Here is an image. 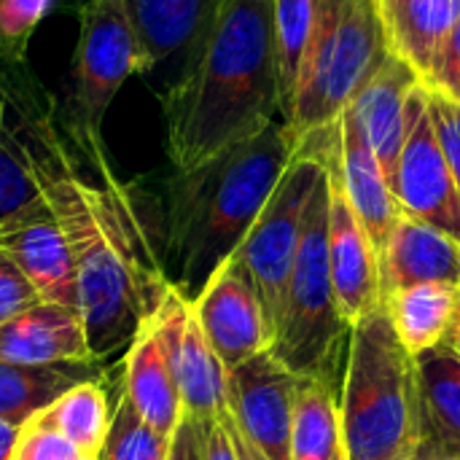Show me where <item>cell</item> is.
<instances>
[{"instance_id":"6da1fadb","label":"cell","mask_w":460,"mask_h":460,"mask_svg":"<svg viewBox=\"0 0 460 460\" xmlns=\"http://www.w3.org/2000/svg\"><path fill=\"white\" fill-rule=\"evenodd\" d=\"M38 183L73 253L78 313L92 356L129 348L170 288L129 186L108 148L75 151L59 119L38 156Z\"/></svg>"},{"instance_id":"7a4b0ae2","label":"cell","mask_w":460,"mask_h":460,"mask_svg":"<svg viewBox=\"0 0 460 460\" xmlns=\"http://www.w3.org/2000/svg\"><path fill=\"white\" fill-rule=\"evenodd\" d=\"M164 119L172 170L197 167L283 119L267 0H221L164 94Z\"/></svg>"},{"instance_id":"3957f363","label":"cell","mask_w":460,"mask_h":460,"mask_svg":"<svg viewBox=\"0 0 460 460\" xmlns=\"http://www.w3.org/2000/svg\"><path fill=\"white\" fill-rule=\"evenodd\" d=\"M296 148V135L280 119L197 167L175 170L162 272L186 302H194L243 245Z\"/></svg>"},{"instance_id":"277c9868","label":"cell","mask_w":460,"mask_h":460,"mask_svg":"<svg viewBox=\"0 0 460 460\" xmlns=\"http://www.w3.org/2000/svg\"><path fill=\"white\" fill-rule=\"evenodd\" d=\"M340 429L345 460H415L420 453L418 364L383 305L350 329Z\"/></svg>"},{"instance_id":"5b68a950","label":"cell","mask_w":460,"mask_h":460,"mask_svg":"<svg viewBox=\"0 0 460 460\" xmlns=\"http://www.w3.org/2000/svg\"><path fill=\"white\" fill-rule=\"evenodd\" d=\"M385 57L377 0H321L286 108L296 140L334 124Z\"/></svg>"},{"instance_id":"8992f818","label":"cell","mask_w":460,"mask_h":460,"mask_svg":"<svg viewBox=\"0 0 460 460\" xmlns=\"http://www.w3.org/2000/svg\"><path fill=\"white\" fill-rule=\"evenodd\" d=\"M329 170L323 172L307 213L296 259L286 283L280 318L270 353L299 380H332L342 375L350 329L340 315L329 275Z\"/></svg>"},{"instance_id":"52a82bcc","label":"cell","mask_w":460,"mask_h":460,"mask_svg":"<svg viewBox=\"0 0 460 460\" xmlns=\"http://www.w3.org/2000/svg\"><path fill=\"white\" fill-rule=\"evenodd\" d=\"M148 70L127 0H86L59 116V127L75 151L105 146L102 119L113 97L129 75Z\"/></svg>"},{"instance_id":"ba28073f","label":"cell","mask_w":460,"mask_h":460,"mask_svg":"<svg viewBox=\"0 0 460 460\" xmlns=\"http://www.w3.org/2000/svg\"><path fill=\"white\" fill-rule=\"evenodd\" d=\"M334 140V124L310 132L299 140V148L245 234L243 245L234 251V259L248 272L261 307L267 313L272 340L280 318V305L286 283L296 259L307 205L326 172V151Z\"/></svg>"},{"instance_id":"9c48e42d","label":"cell","mask_w":460,"mask_h":460,"mask_svg":"<svg viewBox=\"0 0 460 460\" xmlns=\"http://www.w3.org/2000/svg\"><path fill=\"white\" fill-rule=\"evenodd\" d=\"M59 113L27 62L0 59V226L46 205L38 156Z\"/></svg>"},{"instance_id":"30bf717a","label":"cell","mask_w":460,"mask_h":460,"mask_svg":"<svg viewBox=\"0 0 460 460\" xmlns=\"http://www.w3.org/2000/svg\"><path fill=\"white\" fill-rule=\"evenodd\" d=\"M170 364L175 377L183 415L199 426L224 420L229 415L226 402V369L208 345L191 302L167 288L151 318L146 321Z\"/></svg>"},{"instance_id":"8fae6325","label":"cell","mask_w":460,"mask_h":460,"mask_svg":"<svg viewBox=\"0 0 460 460\" xmlns=\"http://www.w3.org/2000/svg\"><path fill=\"white\" fill-rule=\"evenodd\" d=\"M391 189L404 216L426 221L460 243V191L431 121L426 84L410 97V129Z\"/></svg>"},{"instance_id":"7c38bea8","label":"cell","mask_w":460,"mask_h":460,"mask_svg":"<svg viewBox=\"0 0 460 460\" xmlns=\"http://www.w3.org/2000/svg\"><path fill=\"white\" fill-rule=\"evenodd\" d=\"M299 377L270 350L226 372V402L237 431L264 460H291V420Z\"/></svg>"},{"instance_id":"4fadbf2b","label":"cell","mask_w":460,"mask_h":460,"mask_svg":"<svg viewBox=\"0 0 460 460\" xmlns=\"http://www.w3.org/2000/svg\"><path fill=\"white\" fill-rule=\"evenodd\" d=\"M194 318L226 372L272 348V329L261 299L232 256L191 302Z\"/></svg>"},{"instance_id":"5bb4252c","label":"cell","mask_w":460,"mask_h":460,"mask_svg":"<svg viewBox=\"0 0 460 460\" xmlns=\"http://www.w3.org/2000/svg\"><path fill=\"white\" fill-rule=\"evenodd\" d=\"M326 167L340 183L372 248L380 253L394 224L402 216V208L377 156L372 154L369 143L364 140L361 129L356 127L348 111H342L334 121V140L326 151Z\"/></svg>"},{"instance_id":"9a60e30c","label":"cell","mask_w":460,"mask_h":460,"mask_svg":"<svg viewBox=\"0 0 460 460\" xmlns=\"http://www.w3.org/2000/svg\"><path fill=\"white\" fill-rule=\"evenodd\" d=\"M332 148V146H329ZM329 170V167H326ZM329 275L340 315L348 326L383 305L377 251L329 172Z\"/></svg>"},{"instance_id":"2e32d148","label":"cell","mask_w":460,"mask_h":460,"mask_svg":"<svg viewBox=\"0 0 460 460\" xmlns=\"http://www.w3.org/2000/svg\"><path fill=\"white\" fill-rule=\"evenodd\" d=\"M0 253H5L22 270L43 302L78 313V278L73 253L49 202L0 226Z\"/></svg>"},{"instance_id":"e0dca14e","label":"cell","mask_w":460,"mask_h":460,"mask_svg":"<svg viewBox=\"0 0 460 460\" xmlns=\"http://www.w3.org/2000/svg\"><path fill=\"white\" fill-rule=\"evenodd\" d=\"M420 84L423 78L402 57L388 51L345 108L377 156L388 183H394L396 162L410 129V97Z\"/></svg>"},{"instance_id":"ac0fdd59","label":"cell","mask_w":460,"mask_h":460,"mask_svg":"<svg viewBox=\"0 0 460 460\" xmlns=\"http://www.w3.org/2000/svg\"><path fill=\"white\" fill-rule=\"evenodd\" d=\"M377 267L383 296L420 283L460 286V243L402 213L377 253Z\"/></svg>"},{"instance_id":"d6986e66","label":"cell","mask_w":460,"mask_h":460,"mask_svg":"<svg viewBox=\"0 0 460 460\" xmlns=\"http://www.w3.org/2000/svg\"><path fill=\"white\" fill-rule=\"evenodd\" d=\"M0 361L5 364H89L97 361L89 348L84 321L75 310L40 302L0 326Z\"/></svg>"},{"instance_id":"ffe728a7","label":"cell","mask_w":460,"mask_h":460,"mask_svg":"<svg viewBox=\"0 0 460 460\" xmlns=\"http://www.w3.org/2000/svg\"><path fill=\"white\" fill-rule=\"evenodd\" d=\"M420 388V460H460V356L447 345L415 356Z\"/></svg>"},{"instance_id":"44dd1931","label":"cell","mask_w":460,"mask_h":460,"mask_svg":"<svg viewBox=\"0 0 460 460\" xmlns=\"http://www.w3.org/2000/svg\"><path fill=\"white\" fill-rule=\"evenodd\" d=\"M121 394L148 429H154L164 439H172L175 429L183 420V404L170 364L148 323L137 329L135 340L127 348Z\"/></svg>"},{"instance_id":"7402d4cb","label":"cell","mask_w":460,"mask_h":460,"mask_svg":"<svg viewBox=\"0 0 460 460\" xmlns=\"http://www.w3.org/2000/svg\"><path fill=\"white\" fill-rule=\"evenodd\" d=\"M388 51L426 84L439 46L460 19V0H377Z\"/></svg>"},{"instance_id":"603a6c76","label":"cell","mask_w":460,"mask_h":460,"mask_svg":"<svg viewBox=\"0 0 460 460\" xmlns=\"http://www.w3.org/2000/svg\"><path fill=\"white\" fill-rule=\"evenodd\" d=\"M148 67L189 54L221 0H127Z\"/></svg>"},{"instance_id":"cb8c5ba5","label":"cell","mask_w":460,"mask_h":460,"mask_svg":"<svg viewBox=\"0 0 460 460\" xmlns=\"http://www.w3.org/2000/svg\"><path fill=\"white\" fill-rule=\"evenodd\" d=\"M460 305V286L420 283L383 296V307L410 356H420L447 340Z\"/></svg>"},{"instance_id":"d4e9b609","label":"cell","mask_w":460,"mask_h":460,"mask_svg":"<svg viewBox=\"0 0 460 460\" xmlns=\"http://www.w3.org/2000/svg\"><path fill=\"white\" fill-rule=\"evenodd\" d=\"M100 380L97 361L89 364H5L0 361V420L22 429L73 385Z\"/></svg>"},{"instance_id":"484cf974","label":"cell","mask_w":460,"mask_h":460,"mask_svg":"<svg viewBox=\"0 0 460 460\" xmlns=\"http://www.w3.org/2000/svg\"><path fill=\"white\" fill-rule=\"evenodd\" d=\"M291 460H345L337 383L299 380L291 420Z\"/></svg>"},{"instance_id":"4316f807","label":"cell","mask_w":460,"mask_h":460,"mask_svg":"<svg viewBox=\"0 0 460 460\" xmlns=\"http://www.w3.org/2000/svg\"><path fill=\"white\" fill-rule=\"evenodd\" d=\"M27 423L59 434L81 456L100 458V450L105 445L108 426H111L108 391L102 388L100 380L78 383L67 394H62L54 404H49L43 412L30 418Z\"/></svg>"},{"instance_id":"83f0119b","label":"cell","mask_w":460,"mask_h":460,"mask_svg":"<svg viewBox=\"0 0 460 460\" xmlns=\"http://www.w3.org/2000/svg\"><path fill=\"white\" fill-rule=\"evenodd\" d=\"M270 19H272V38H275V57H278V75H280V97H283V119L294 92L296 70L305 54V46L313 35L321 0H267Z\"/></svg>"},{"instance_id":"f1b7e54d","label":"cell","mask_w":460,"mask_h":460,"mask_svg":"<svg viewBox=\"0 0 460 460\" xmlns=\"http://www.w3.org/2000/svg\"><path fill=\"white\" fill-rule=\"evenodd\" d=\"M167 453H170V439L148 429L135 415L127 396L119 391L116 407L111 410L108 437L97 460H167Z\"/></svg>"},{"instance_id":"f546056e","label":"cell","mask_w":460,"mask_h":460,"mask_svg":"<svg viewBox=\"0 0 460 460\" xmlns=\"http://www.w3.org/2000/svg\"><path fill=\"white\" fill-rule=\"evenodd\" d=\"M57 0H0V59L27 62V46Z\"/></svg>"},{"instance_id":"4dcf8cb0","label":"cell","mask_w":460,"mask_h":460,"mask_svg":"<svg viewBox=\"0 0 460 460\" xmlns=\"http://www.w3.org/2000/svg\"><path fill=\"white\" fill-rule=\"evenodd\" d=\"M429 111H431V121H434L439 146L447 156L450 172H453L460 191V105L453 97L429 89Z\"/></svg>"},{"instance_id":"1f68e13d","label":"cell","mask_w":460,"mask_h":460,"mask_svg":"<svg viewBox=\"0 0 460 460\" xmlns=\"http://www.w3.org/2000/svg\"><path fill=\"white\" fill-rule=\"evenodd\" d=\"M40 302L43 299L22 275V270L5 253H0V326Z\"/></svg>"},{"instance_id":"d6a6232c","label":"cell","mask_w":460,"mask_h":460,"mask_svg":"<svg viewBox=\"0 0 460 460\" xmlns=\"http://www.w3.org/2000/svg\"><path fill=\"white\" fill-rule=\"evenodd\" d=\"M75 456H81V453L59 434L24 423L19 429L11 460H73Z\"/></svg>"},{"instance_id":"836d02e7","label":"cell","mask_w":460,"mask_h":460,"mask_svg":"<svg viewBox=\"0 0 460 460\" xmlns=\"http://www.w3.org/2000/svg\"><path fill=\"white\" fill-rule=\"evenodd\" d=\"M426 86L431 92H442L447 97H456L460 89V19L445 43L437 51V59L431 65V73L426 78Z\"/></svg>"},{"instance_id":"e575fe53","label":"cell","mask_w":460,"mask_h":460,"mask_svg":"<svg viewBox=\"0 0 460 460\" xmlns=\"http://www.w3.org/2000/svg\"><path fill=\"white\" fill-rule=\"evenodd\" d=\"M229 415L224 420L199 426L202 429V456L205 460H243L237 453L234 437L229 431Z\"/></svg>"},{"instance_id":"d590c367","label":"cell","mask_w":460,"mask_h":460,"mask_svg":"<svg viewBox=\"0 0 460 460\" xmlns=\"http://www.w3.org/2000/svg\"><path fill=\"white\" fill-rule=\"evenodd\" d=\"M167 460H205L202 456V429L191 418L183 415L181 426L175 429L170 439V453Z\"/></svg>"},{"instance_id":"8d00e7d4","label":"cell","mask_w":460,"mask_h":460,"mask_svg":"<svg viewBox=\"0 0 460 460\" xmlns=\"http://www.w3.org/2000/svg\"><path fill=\"white\" fill-rule=\"evenodd\" d=\"M226 423H229V431H232V437H234V445H237V453H240V458L243 460H264L261 458V453H259V450H256V447H253V445H251V442H248V439H245V437L237 431L232 412H229V420H226Z\"/></svg>"},{"instance_id":"74e56055","label":"cell","mask_w":460,"mask_h":460,"mask_svg":"<svg viewBox=\"0 0 460 460\" xmlns=\"http://www.w3.org/2000/svg\"><path fill=\"white\" fill-rule=\"evenodd\" d=\"M16 437H19V429L5 423V420H0V460H11Z\"/></svg>"},{"instance_id":"f35d334b","label":"cell","mask_w":460,"mask_h":460,"mask_svg":"<svg viewBox=\"0 0 460 460\" xmlns=\"http://www.w3.org/2000/svg\"><path fill=\"white\" fill-rule=\"evenodd\" d=\"M456 353L460 356V305H458V313H456V321H453V329H450V334H447V340H445Z\"/></svg>"},{"instance_id":"ab89813d","label":"cell","mask_w":460,"mask_h":460,"mask_svg":"<svg viewBox=\"0 0 460 460\" xmlns=\"http://www.w3.org/2000/svg\"><path fill=\"white\" fill-rule=\"evenodd\" d=\"M73 460H97V458H92V456H75Z\"/></svg>"},{"instance_id":"60d3db41","label":"cell","mask_w":460,"mask_h":460,"mask_svg":"<svg viewBox=\"0 0 460 460\" xmlns=\"http://www.w3.org/2000/svg\"><path fill=\"white\" fill-rule=\"evenodd\" d=\"M453 100H456V102H458V105H460V89H458V94H456V97H453Z\"/></svg>"},{"instance_id":"b9f144b4","label":"cell","mask_w":460,"mask_h":460,"mask_svg":"<svg viewBox=\"0 0 460 460\" xmlns=\"http://www.w3.org/2000/svg\"><path fill=\"white\" fill-rule=\"evenodd\" d=\"M415 460H420V458H415Z\"/></svg>"}]
</instances>
